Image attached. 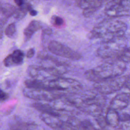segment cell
Listing matches in <instances>:
<instances>
[{
  "instance_id": "2",
  "label": "cell",
  "mask_w": 130,
  "mask_h": 130,
  "mask_svg": "<svg viewBox=\"0 0 130 130\" xmlns=\"http://www.w3.org/2000/svg\"><path fill=\"white\" fill-rule=\"evenodd\" d=\"M125 63L118 59H110L93 69L86 71L85 77L94 83L121 75L126 69Z\"/></svg>"
},
{
  "instance_id": "28",
  "label": "cell",
  "mask_w": 130,
  "mask_h": 130,
  "mask_svg": "<svg viewBox=\"0 0 130 130\" xmlns=\"http://www.w3.org/2000/svg\"><path fill=\"white\" fill-rule=\"evenodd\" d=\"M29 14L32 16H35L38 14V12L34 9H31L29 11Z\"/></svg>"
},
{
  "instance_id": "4",
  "label": "cell",
  "mask_w": 130,
  "mask_h": 130,
  "mask_svg": "<svg viewBox=\"0 0 130 130\" xmlns=\"http://www.w3.org/2000/svg\"><path fill=\"white\" fill-rule=\"evenodd\" d=\"M126 76L120 75L115 77L108 78L94 83V90L102 95L113 93L120 90L124 87Z\"/></svg>"
},
{
  "instance_id": "17",
  "label": "cell",
  "mask_w": 130,
  "mask_h": 130,
  "mask_svg": "<svg viewBox=\"0 0 130 130\" xmlns=\"http://www.w3.org/2000/svg\"><path fill=\"white\" fill-rule=\"evenodd\" d=\"M118 59L124 63L130 62V47H126L118 56Z\"/></svg>"
},
{
  "instance_id": "7",
  "label": "cell",
  "mask_w": 130,
  "mask_h": 130,
  "mask_svg": "<svg viewBox=\"0 0 130 130\" xmlns=\"http://www.w3.org/2000/svg\"><path fill=\"white\" fill-rule=\"evenodd\" d=\"M24 95L29 99L37 100L51 101L56 99V95L51 92L50 90L42 89H34L26 88L23 90Z\"/></svg>"
},
{
  "instance_id": "13",
  "label": "cell",
  "mask_w": 130,
  "mask_h": 130,
  "mask_svg": "<svg viewBox=\"0 0 130 130\" xmlns=\"http://www.w3.org/2000/svg\"><path fill=\"white\" fill-rule=\"evenodd\" d=\"M24 84L26 88L34 89H42L49 90L47 82H43L38 79L26 80Z\"/></svg>"
},
{
  "instance_id": "1",
  "label": "cell",
  "mask_w": 130,
  "mask_h": 130,
  "mask_svg": "<svg viewBox=\"0 0 130 130\" xmlns=\"http://www.w3.org/2000/svg\"><path fill=\"white\" fill-rule=\"evenodd\" d=\"M127 25L123 21L115 20L103 21L97 24L89 32L91 39H100L102 42L124 37Z\"/></svg>"
},
{
  "instance_id": "6",
  "label": "cell",
  "mask_w": 130,
  "mask_h": 130,
  "mask_svg": "<svg viewBox=\"0 0 130 130\" xmlns=\"http://www.w3.org/2000/svg\"><path fill=\"white\" fill-rule=\"evenodd\" d=\"M48 49L50 52L56 55L71 60H79L82 57L80 53L56 41H50L48 45Z\"/></svg>"
},
{
  "instance_id": "19",
  "label": "cell",
  "mask_w": 130,
  "mask_h": 130,
  "mask_svg": "<svg viewBox=\"0 0 130 130\" xmlns=\"http://www.w3.org/2000/svg\"><path fill=\"white\" fill-rule=\"evenodd\" d=\"M95 120L99 126L102 128H104L108 125L105 116H103L102 114L95 117Z\"/></svg>"
},
{
  "instance_id": "31",
  "label": "cell",
  "mask_w": 130,
  "mask_h": 130,
  "mask_svg": "<svg viewBox=\"0 0 130 130\" xmlns=\"http://www.w3.org/2000/svg\"><path fill=\"white\" fill-rule=\"evenodd\" d=\"M1 121H0V126H1Z\"/></svg>"
},
{
  "instance_id": "24",
  "label": "cell",
  "mask_w": 130,
  "mask_h": 130,
  "mask_svg": "<svg viewBox=\"0 0 130 130\" xmlns=\"http://www.w3.org/2000/svg\"><path fill=\"white\" fill-rule=\"evenodd\" d=\"M120 121H130V114L122 113L119 115Z\"/></svg>"
},
{
  "instance_id": "30",
  "label": "cell",
  "mask_w": 130,
  "mask_h": 130,
  "mask_svg": "<svg viewBox=\"0 0 130 130\" xmlns=\"http://www.w3.org/2000/svg\"><path fill=\"white\" fill-rule=\"evenodd\" d=\"M1 6H2V4L0 3V9H1Z\"/></svg>"
},
{
  "instance_id": "15",
  "label": "cell",
  "mask_w": 130,
  "mask_h": 130,
  "mask_svg": "<svg viewBox=\"0 0 130 130\" xmlns=\"http://www.w3.org/2000/svg\"><path fill=\"white\" fill-rule=\"evenodd\" d=\"M32 9L31 5L29 4H23L22 6H20L16 11L13 15L14 17L17 19L20 20L22 19L26 14L27 11H29Z\"/></svg>"
},
{
  "instance_id": "18",
  "label": "cell",
  "mask_w": 130,
  "mask_h": 130,
  "mask_svg": "<svg viewBox=\"0 0 130 130\" xmlns=\"http://www.w3.org/2000/svg\"><path fill=\"white\" fill-rule=\"evenodd\" d=\"M16 25L14 23H11L8 25L5 30V33L9 37H12L16 32Z\"/></svg>"
},
{
  "instance_id": "16",
  "label": "cell",
  "mask_w": 130,
  "mask_h": 130,
  "mask_svg": "<svg viewBox=\"0 0 130 130\" xmlns=\"http://www.w3.org/2000/svg\"><path fill=\"white\" fill-rule=\"evenodd\" d=\"M16 8L13 5L9 4H6L2 5L0 9V12L6 17H9L13 15L15 11Z\"/></svg>"
},
{
  "instance_id": "27",
  "label": "cell",
  "mask_w": 130,
  "mask_h": 130,
  "mask_svg": "<svg viewBox=\"0 0 130 130\" xmlns=\"http://www.w3.org/2000/svg\"><path fill=\"white\" fill-rule=\"evenodd\" d=\"M14 1L18 7L22 6L24 4V0H14Z\"/></svg>"
},
{
  "instance_id": "20",
  "label": "cell",
  "mask_w": 130,
  "mask_h": 130,
  "mask_svg": "<svg viewBox=\"0 0 130 130\" xmlns=\"http://www.w3.org/2000/svg\"><path fill=\"white\" fill-rule=\"evenodd\" d=\"M117 127L119 130H130V121H120Z\"/></svg>"
},
{
  "instance_id": "11",
  "label": "cell",
  "mask_w": 130,
  "mask_h": 130,
  "mask_svg": "<svg viewBox=\"0 0 130 130\" xmlns=\"http://www.w3.org/2000/svg\"><path fill=\"white\" fill-rule=\"evenodd\" d=\"M42 27V23L40 21L38 20H32L27 26L24 29L23 35L25 41H28L34 33Z\"/></svg>"
},
{
  "instance_id": "26",
  "label": "cell",
  "mask_w": 130,
  "mask_h": 130,
  "mask_svg": "<svg viewBox=\"0 0 130 130\" xmlns=\"http://www.w3.org/2000/svg\"><path fill=\"white\" fill-rule=\"evenodd\" d=\"M35 53V50L33 48H30L27 51V53H26V56L28 58H31V57H32L34 56Z\"/></svg>"
},
{
  "instance_id": "5",
  "label": "cell",
  "mask_w": 130,
  "mask_h": 130,
  "mask_svg": "<svg viewBox=\"0 0 130 130\" xmlns=\"http://www.w3.org/2000/svg\"><path fill=\"white\" fill-rule=\"evenodd\" d=\"M105 13L114 17L130 16V0H110L105 6Z\"/></svg>"
},
{
  "instance_id": "32",
  "label": "cell",
  "mask_w": 130,
  "mask_h": 130,
  "mask_svg": "<svg viewBox=\"0 0 130 130\" xmlns=\"http://www.w3.org/2000/svg\"><path fill=\"white\" fill-rule=\"evenodd\" d=\"M129 95H130V94H129Z\"/></svg>"
},
{
  "instance_id": "8",
  "label": "cell",
  "mask_w": 130,
  "mask_h": 130,
  "mask_svg": "<svg viewBox=\"0 0 130 130\" xmlns=\"http://www.w3.org/2000/svg\"><path fill=\"white\" fill-rule=\"evenodd\" d=\"M105 0H79L78 4L83 9V14L85 17H89L96 12Z\"/></svg>"
},
{
  "instance_id": "3",
  "label": "cell",
  "mask_w": 130,
  "mask_h": 130,
  "mask_svg": "<svg viewBox=\"0 0 130 130\" xmlns=\"http://www.w3.org/2000/svg\"><path fill=\"white\" fill-rule=\"evenodd\" d=\"M125 48L126 41L123 37L102 42L96 54L99 57L105 59H117Z\"/></svg>"
},
{
  "instance_id": "12",
  "label": "cell",
  "mask_w": 130,
  "mask_h": 130,
  "mask_svg": "<svg viewBox=\"0 0 130 130\" xmlns=\"http://www.w3.org/2000/svg\"><path fill=\"white\" fill-rule=\"evenodd\" d=\"M105 117L108 125L112 127L118 126L120 122V117L117 111L109 108L106 112Z\"/></svg>"
},
{
  "instance_id": "9",
  "label": "cell",
  "mask_w": 130,
  "mask_h": 130,
  "mask_svg": "<svg viewBox=\"0 0 130 130\" xmlns=\"http://www.w3.org/2000/svg\"><path fill=\"white\" fill-rule=\"evenodd\" d=\"M130 102V95L125 92L117 94L111 100L110 103V108L116 111L121 110L125 108Z\"/></svg>"
},
{
  "instance_id": "25",
  "label": "cell",
  "mask_w": 130,
  "mask_h": 130,
  "mask_svg": "<svg viewBox=\"0 0 130 130\" xmlns=\"http://www.w3.org/2000/svg\"><path fill=\"white\" fill-rule=\"evenodd\" d=\"M124 87L130 90V73L128 75L126 76Z\"/></svg>"
},
{
  "instance_id": "29",
  "label": "cell",
  "mask_w": 130,
  "mask_h": 130,
  "mask_svg": "<svg viewBox=\"0 0 130 130\" xmlns=\"http://www.w3.org/2000/svg\"><path fill=\"white\" fill-rule=\"evenodd\" d=\"M94 130H104V129H103L102 128V129H97V128H94Z\"/></svg>"
},
{
  "instance_id": "10",
  "label": "cell",
  "mask_w": 130,
  "mask_h": 130,
  "mask_svg": "<svg viewBox=\"0 0 130 130\" xmlns=\"http://www.w3.org/2000/svg\"><path fill=\"white\" fill-rule=\"evenodd\" d=\"M24 53L18 49L14 50L11 54L7 56L3 60L4 64L6 67H11L21 64L23 62Z\"/></svg>"
},
{
  "instance_id": "14",
  "label": "cell",
  "mask_w": 130,
  "mask_h": 130,
  "mask_svg": "<svg viewBox=\"0 0 130 130\" xmlns=\"http://www.w3.org/2000/svg\"><path fill=\"white\" fill-rule=\"evenodd\" d=\"M32 106L33 108L44 113L45 114L55 117H57L59 116V114L55 112L51 108V107L48 104L40 103H34L32 104Z\"/></svg>"
},
{
  "instance_id": "23",
  "label": "cell",
  "mask_w": 130,
  "mask_h": 130,
  "mask_svg": "<svg viewBox=\"0 0 130 130\" xmlns=\"http://www.w3.org/2000/svg\"><path fill=\"white\" fill-rule=\"evenodd\" d=\"M6 22H7V20L6 18H3L0 19V39H2V38L3 37V29Z\"/></svg>"
},
{
  "instance_id": "21",
  "label": "cell",
  "mask_w": 130,
  "mask_h": 130,
  "mask_svg": "<svg viewBox=\"0 0 130 130\" xmlns=\"http://www.w3.org/2000/svg\"><path fill=\"white\" fill-rule=\"evenodd\" d=\"M52 22L55 25L60 26L63 24V20L60 17L57 16H53L52 18Z\"/></svg>"
},
{
  "instance_id": "22",
  "label": "cell",
  "mask_w": 130,
  "mask_h": 130,
  "mask_svg": "<svg viewBox=\"0 0 130 130\" xmlns=\"http://www.w3.org/2000/svg\"><path fill=\"white\" fill-rule=\"evenodd\" d=\"M9 98V94L0 88V103L6 101Z\"/></svg>"
}]
</instances>
